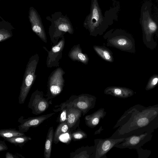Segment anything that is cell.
I'll list each match as a JSON object with an SVG mask.
<instances>
[{
  "instance_id": "obj_1",
  "label": "cell",
  "mask_w": 158,
  "mask_h": 158,
  "mask_svg": "<svg viewBox=\"0 0 158 158\" xmlns=\"http://www.w3.org/2000/svg\"><path fill=\"white\" fill-rule=\"evenodd\" d=\"M118 128L110 137L125 138L145 132L153 133L158 127V105L148 107L137 104L126 110L113 127Z\"/></svg>"
},
{
  "instance_id": "obj_2",
  "label": "cell",
  "mask_w": 158,
  "mask_h": 158,
  "mask_svg": "<svg viewBox=\"0 0 158 158\" xmlns=\"http://www.w3.org/2000/svg\"><path fill=\"white\" fill-rule=\"evenodd\" d=\"M106 45L123 51L135 53L136 52L135 40L130 33L120 29H112L103 36Z\"/></svg>"
},
{
  "instance_id": "obj_3",
  "label": "cell",
  "mask_w": 158,
  "mask_h": 158,
  "mask_svg": "<svg viewBox=\"0 0 158 158\" xmlns=\"http://www.w3.org/2000/svg\"><path fill=\"white\" fill-rule=\"evenodd\" d=\"M39 60L37 53L32 56L26 65L18 98L19 103L23 104L36 77L35 72Z\"/></svg>"
},
{
  "instance_id": "obj_4",
  "label": "cell",
  "mask_w": 158,
  "mask_h": 158,
  "mask_svg": "<svg viewBox=\"0 0 158 158\" xmlns=\"http://www.w3.org/2000/svg\"><path fill=\"white\" fill-rule=\"evenodd\" d=\"M65 73L63 69L59 67L51 72L47 82V91L46 95L47 99H53L61 93L64 86L63 76Z\"/></svg>"
},
{
  "instance_id": "obj_5",
  "label": "cell",
  "mask_w": 158,
  "mask_h": 158,
  "mask_svg": "<svg viewBox=\"0 0 158 158\" xmlns=\"http://www.w3.org/2000/svg\"><path fill=\"white\" fill-rule=\"evenodd\" d=\"M96 97L87 94L78 95H72L69 99L61 104L78 108L81 110L84 116L91 109L94 107Z\"/></svg>"
},
{
  "instance_id": "obj_6",
  "label": "cell",
  "mask_w": 158,
  "mask_h": 158,
  "mask_svg": "<svg viewBox=\"0 0 158 158\" xmlns=\"http://www.w3.org/2000/svg\"><path fill=\"white\" fill-rule=\"evenodd\" d=\"M101 17L98 6L94 2L89 21L85 25L90 35L96 37L98 35H102L108 27L109 25L101 21Z\"/></svg>"
},
{
  "instance_id": "obj_7",
  "label": "cell",
  "mask_w": 158,
  "mask_h": 158,
  "mask_svg": "<svg viewBox=\"0 0 158 158\" xmlns=\"http://www.w3.org/2000/svg\"><path fill=\"white\" fill-rule=\"evenodd\" d=\"M152 136L153 133L148 132L131 135L124 138L122 142L116 144L114 147L121 149H137L150 141Z\"/></svg>"
},
{
  "instance_id": "obj_8",
  "label": "cell",
  "mask_w": 158,
  "mask_h": 158,
  "mask_svg": "<svg viewBox=\"0 0 158 158\" xmlns=\"http://www.w3.org/2000/svg\"><path fill=\"white\" fill-rule=\"evenodd\" d=\"M52 101L44 97L43 91L37 89L32 94L27 106L33 114L37 115L45 112L52 104Z\"/></svg>"
},
{
  "instance_id": "obj_9",
  "label": "cell",
  "mask_w": 158,
  "mask_h": 158,
  "mask_svg": "<svg viewBox=\"0 0 158 158\" xmlns=\"http://www.w3.org/2000/svg\"><path fill=\"white\" fill-rule=\"evenodd\" d=\"M124 138L113 139L110 137L94 140L95 147V158H107L106 154L117 144L122 142Z\"/></svg>"
},
{
  "instance_id": "obj_10",
  "label": "cell",
  "mask_w": 158,
  "mask_h": 158,
  "mask_svg": "<svg viewBox=\"0 0 158 158\" xmlns=\"http://www.w3.org/2000/svg\"><path fill=\"white\" fill-rule=\"evenodd\" d=\"M65 43L64 37L61 38L60 41L54 45L52 46L51 50H48L45 47H43L48 53L46 64L48 68L59 67V61L62 56V52Z\"/></svg>"
},
{
  "instance_id": "obj_11",
  "label": "cell",
  "mask_w": 158,
  "mask_h": 158,
  "mask_svg": "<svg viewBox=\"0 0 158 158\" xmlns=\"http://www.w3.org/2000/svg\"><path fill=\"white\" fill-rule=\"evenodd\" d=\"M55 113H49L40 116L24 118L23 116L19 118L18 120L20 124L18 126L19 131L21 133L27 132L31 127L38 126L46 120L51 117Z\"/></svg>"
},
{
  "instance_id": "obj_12",
  "label": "cell",
  "mask_w": 158,
  "mask_h": 158,
  "mask_svg": "<svg viewBox=\"0 0 158 158\" xmlns=\"http://www.w3.org/2000/svg\"><path fill=\"white\" fill-rule=\"evenodd\" d=\"M66 32L72 34L73 33V29L71 25L68 22L60 21L57 22L54 27L50 29L49 34L52 44L53 45L56 44L59 41L60 38H62Z\"/></svg>"
},
{
  "instance_id": "obj_13",
  "label": "cell",
  "mask_w": 158,
  "mask_h": 158,
  "mask_svg": "<svg viewBox=\"0 0 158 158\" xmlns=\"http://www.w3.org/2000/svg\"><path fill=\"white\" fill-rule=\"evenodd\" d=\"M29 19L33 31L44 42L47 43L46 35L44 27L36 12L32 7L30 8Z\"/></svg>"
},
{
  "instance_id": "obj_14",
  "label": "cell",
  "mask_w": 158,
  "mask_h": 158,
  "mask_svg": "<svg viewBox=\"0 0 158 158\" xmlns=\"http://www.w3.org/2000/svg\"><path fill=\"white\" fill-rule=\"evenodd\" d=\"M66 106H67V112L66 121L71 132L75 130L76 128L78 126L82 112L77 108Z\"/></svg>"
},
{
  "instance_id": "obj_15",
  "label": "cell",
  "mask_w": 158,
  "mask_h": 158,
  "mask_svg": "<svg viewBox=\"0 0 158 158\" xmlns=\"http://www.w3.org/2000/svg\"><path fill=\"white\" fill-rule=\"evenodd\" d=\"M104 93L120 98H126L132 96L134 94L131 89L125 87L118 86H109L104 90Z\"/></svg>"
},
{
  "instance_id": "obj_16",
  "label": "cell",
  "mask_w": 158,
  "mask_h": 158,
  "mask_svg": "<svg viewBox=\"0 0 158 158\" xmlns=\"http://www.w3.org/2000/svg\"><path fill=\"white\" fill-rule=\"evenodd\" d=\"M106 114L105 109L100 108L93 113L86 115L84 118L86 125L91 128L95 127L104 118Z\"/></svg>"
},
{
  "instance_id": "obj_17",
  "label": "cell",
  "mask_w": 158,
  "mask_h": 158,
  "mask_svg": "<svg viewBox=\"0 0 158 158\" xmlns=\"http://www.w3.org/2000/svg\"><path fill=\"white\" fill-rule=\"evenodd\" d=\"M68 56L73 61H78L85 65L88 63V56L86 53L82 52L80 44L73 46L69 51Z\"/></svg>"
},
{
  "instance_id": "obj_18",
  "label": "cell",
  "mask_w": 158,
  "mask_h": 158,
  "mask_svg": "<svg viewBox=\"0 0 158 158\" xmlns=\"http://www.w3.org/2000/svg\"><path fill=\"white\" fill-rule=\"evenodd\" d=\"M95 145L91 146H82L70 153L71 158H95Z\"/></svg>"
},
{
  "instance_id": "obj_19",
  "label": "cell",
  "mask_w": 158,
  "mask_h": 158,
  "mask_svg": "<svg viewBox=\"0 0 158 158\" xmlns=\"http://www.w3.org/2000/svg\"><path fill=\"white\" fill-rule=\"evenodd\" d=\"M15 29L10 23L2 19L0 21V42L11 37Z\"/></svg>"
},
{
  "instance_id": "obj_20",
  "label": "cell",
  "mask_w": 158,
  "mask_h": 158,
  "mask_svg": "<svg viewBox=\"0 0 158 158\" xmlns=\"http://www.w3.org/2000/svg\"><path fill=\"white\" fill-rule=\"evenodd\" d=\"M93 48L98 56L103 60L110 63L114 62L113 53L108 48L105 46L94 45Z\"/></svg>"
},
{
  "instance_id": "obj_21",
  "label": "cell",
  "mask_w": 158,
  "mask_h": 158,
  "mask_svg": "<svg viewBox=\"0 0 158 158\" xmlns=\"http://www.w3.org/2000/svg\"><path fill=\"white\" fill-rule=\"evenodd\" d=\"M54 131L52 126L50 127L47 133L44 152L45 158H50L51 156L52 147L53 141Z\"/></svg>"
},
{
  "instance_id": "obj_22",
  "label": "cell",
  "mask_w": 158,
  "mask_h": 158,
  "mask_svg": "<svg viewBox=\"0 0 158 158\" xmlns=\"http://www.w3.org/2000/svg\"><path fill=\"white\" fill-rule=\"evenodd\" d=\"M4 139L5 140L14 144L15 146H18L21 148H22L25 144L28 141L31 140L32 139L30 136L24 135Z\"/></svg>"
},
{
  "instance_id": "obj_23",
  "label": "cell",
  "mask_w": 158,
  "mask_h": 158,
  "mask_svg": "<svg viewBox=\"0 0 158 158\" xmlns=\"http://www.w3.org/2000/svg\"><path fill=\"white\" fill-rule=\"evenodd\" d=\"M69 130V126L66 121L59 123L54 132L53 141L54 143L56 144L60 141V136L67 132Z\"/></svg>"
},
{
  "instance_id": "obj_24",
  "label": "cell",
  "mask_w": 158,
  "mask_h": 158,
  "mask_svg": "<svg viewBox=\"0 0 158 158\" xmlns=\"http://www.w3.org/2000/svg\"><path fill=\"white\" fill-rule=\"evenodd\" d=\"M24 135H25L24 133L20 132L19 130H16V128L0 129V137L4 139Z\"/></svg>"
},
{
  "instance_id": "obj_25",
  "label": "cell",
  "mask_w": 158,
  "mask_h": 158,
  "mask_svg": "<svg viewBox=\"0 0 158 158\" xmlns=\"http://www.w3.org/2000/svg\"><path fill=\"white\" fill-rule=\"evenodd\" d=\"M55 107H59V108L56 110H54V111L56 112L60 111L58 118H57V121L59 123L66 121L67 112V106L61 104L59 105L55 106Z\"/></svg>"
},
{
  "instance_id": "obj_26",
  "label": "cell",
  "mask_w": 158,
  "mask_h": 158,
  "mask_svg": "<svg viewBox=\"0 0 158 158\" xmlns=\"http://www.w3.org/2000/svg\"><path fill=\"white\" fill-rule=\"evenodd\" d=\"M70 135L72 139L74 141L80 140L87 137L86 133L79 127L77 130L71 132Z\"/></svg>"
},
{
  "instance_id": "obj_27",
  "label": "cell",
  "mask_w": 158,
  "mask_h": 158,
  "mask_svg": "<svg viewBox=\"0 0 158 158\" xmlns=\"http://www.w3.org/2000/svg\"><path fill=\"white\" fill-rule=\"evenodd\" d=\"M158 81V75L154 74L149 78L145 87L146 90H149L154 89L157 85Z\"/></svg>"
},
{
  "instance_id": "obj_28",
  "label": "cell",
  "mask_w": 158,
  "mask_h": 158,
  "mask_svg": "<svg viewBox=\"0 0 158 158\" xmlns=\"http://www.w3.org/2000/svg\"><path fill=\"white\" fill-rule=\"evenodd\" d=\"M138 154L139 158H147L151 154L150 150L144 149L141 147L136 149Z\"/></svg>"
},
{
  "instance_id": "obj_29",
  "label": "cell",
  "mask_w": 158,
  "mask_h": 158,
  "mask_svg": "<svg viewBox=\"0 0 158 158\" xmlns=\"http://www.w3.org/2000/svg\"><path fill=\"white\" fill-rule=\"evenodd\" d=\"M6 158H24L21 154L18 153H15L14 154L12 153L7 152L5 154Z\"/></svg>"
},
{
  "instance_id": "obj_30",
  "label": "cell",
  "mask_w": 158,
  "mask_h": 158,
  "mask_svg": "<svg viewBox=\"0 0 158 158\" xmlns=\"http://www.w3.org/2000/svg\"><path fill=\"white\" fill-rule=\"evenodd\" d=\"M8 148L5 140H0V152L7 150Z\"/></svg>"
},
{
  "instance_id": "obj_31",
  "label": "cell",
  "mask_w": 158,
  "mask_h": 158,
  "mask_svg": "<svg viewBox=\"0 0 158 158\" xmlns=\"http://www.w3.org/2000/svg\"><path fill=\"white\" fill-rule=\"evenodd\" d=\"M103 130V129L102 128V126H100L99 129L95 132L94 135L100 134L101 132Z\"/></svg>"
},
{
  "instance_id": "obj_32",
  "label": "cell",
  "mask_w": 158,
  "mask_h": 158,
  "mask_svg": "<svg viewBox=\"0 0 158 158\" xmlns=\"http://www.w3.org/2000/svg\"></svg>"
}]
</instances>
